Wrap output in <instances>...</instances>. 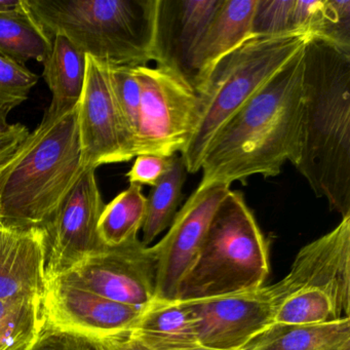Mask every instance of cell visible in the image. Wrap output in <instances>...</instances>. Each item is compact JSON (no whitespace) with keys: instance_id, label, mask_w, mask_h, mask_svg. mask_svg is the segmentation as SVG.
<instances>
[{"instance_id":"cell-36","label":"cell","mask_w":350,"mask_h":350,"mask_svg":"<svg viewBox=\"0 0 350 350\" xmlns=\"http://www.w3.org/2000/svg\"><path fill=\"white\" fill-rule=\"evenodd\" d=\"M5 230H7V229L3 228V227L0 226V237L5 233Z\"/></svg>"},{"instance_id":"cell-2","label":"cell","mask_w":350,"mask_h":350,"mask_svg":"<svg viewBox=\"0 0 350 350\" xmlns=\"http://www.w3.org/2000/svg\"><path fill=\"white\" fill-rule=\"evenodd\" d=\"M302 135L296 169L315 196L350 215V55L310 38L303 54Z\"/></svg>"},{"instance_id":"cell-29","label":"cell","mask_w":350,"mask_h":350,"mask_svg":"<svg viewBox=\"0 0 350 350\" xmlns=\"http://www.w3.org/2000/svg\"><path fill=\"white\" fill-rule=\"evenodd\" d=\"M29 350H98L95 340L44 323V329Z\"/></svg>"},{"instance_id":"cell-12","label":"cell","mask_w":350,"mask_h":350,"mask_svg":"<svg viewBox=\"0 0 350 350\" xmlns=\"http://www.w3.org/2000/svg\"><path fill=\"white\" fill-rule=\"evenodd\" d=\"M79 130L83 169L134 159L116 107L109 68L88 55Z\"/></svg>"},{"instance_id":"cell-35","label":"cell","mask_w":350,"mask_h":350,"mask_svg":"<svg viewBox=\"0 0 350 350\" xmlns=\"http://www.w3.org/2000/svg\"><path fill=\"white\" fill-rule=\"evenodd\" d=\"M177 350H218L214 349V348H208L204 347V346H196V347H190V348H184V349H177Z\"/></svg>"},{"instance_id":"cell-10","label":"cell","mask_w":350,"mask_h":350,"mask_svg":"<svg viewBox=\"0 0 350 350\" xmlns=\"http://www.w3.org/2000/svg\"><path fill=\"white\" fill-rule=\"evenodd\" d=\"M230 186L217 184L196 189L178 211L165 237L151 245L155 264V298L174 301L200 253L215 212Z\"/></svg>"},{"instance_id":"cell-5","label":"cell","mask_w":350,"mask_h":350,"mask_svg":"<svg viewBox=\"0 0 350 350\" xmlns=\"http://www.w3.org/2000/svg\"><path fill=\"white\" fill-rule=\"evenodd\" d=\"M270 272L269 247L241 191L231 190L208 225L177 299L204 300L257 290Z\"/></svg>"},{"instance_id":"cell-7","label":"cell","mask_w":350,"mask_h":350,"mask_svg":"<svg viewBox=\"0 0 350 350\" xmlns=\"http://www.w3.org/2000/svg\"><path fill=\"white\" fill-rule=\"evenodd\" d=\"M267 288L273 323L313 325L350 319V215L304 245L288 273Z\"/></svg>"},{"instance_id":"cell-14","label":"cell","mask_w":350,"mask_h":350,"mask_svg":"<svg viewBox=\"0 0 350 350\" xmlns=\"http://www.w3.org/2000/svg\"><path fill=\"white\" fill-rule=\"evenodd\" d=\"M187 302L198 321V343L204 347L241 350L273 325L267 286Z\"/></svg>"},{"instance_id":"cell-32","label":"cell","mask_w":350,"mask_h":350,"mask_svg":"<svg viewBox=\"0 0 350 350\" xmlns=\"http://www.w3.org/2000/svg\"><path fill=\"white\" fill-rule=\"evenodd\" d=\"M95 342L98 350H150L134 337L131 331L108 336Z\"/></svg>"},{"instance_id":"cell-13","label":"cell","mask_w":350,"mask_h":350,"mask_svg":"<svg viewBox=\"0 0 350 350\" xmlns=\"http://www.w3.org/2000/svg\"><path fill=\"white\" fill-rule=\"evenodd\" d=\"M42 306L49 325L93 340L131 331L142 312L81 288L62 275L46 282Z\"/></svg>"},{"instance_id":"cell-34","label":"cell","mask_w":350,"mask_h":350,"mask_svg":"<svg viewBox=\"0 0 350 350\" xmlns=\"http://www.w3.org/2000/svg\"><path fill=\"white\" fill-rule=\"evenodd\" d=\"M24 8V0H0V14L13 13Z\"/></svg>"},{"instance_id":"cell-31","label":"cell","mask_w":350,"mask_h":350,"mask_svg":"<svg viewBox=\"0 0 350 350\" xmlns=\"http://www.w3.org/2000/svg\"><path fill=\"white\" fill-rule=\"evenodd\" d=\"M30 132L21 124H12L5 134L0 135V171H3L19 153Z\"/></svg>"},{"instance_id":"cell-26","label":"cell","mask_w":350,"mask_h":350,"mask_svg":"<svg viewBox=\"0 0 350 350\" xmlns=\"http://www.w3.org/2000/svg\"><path fill=\"white\" fill-rule=\"evenodd\" d=\"M310 36L350 55V0H321Z\"/></svg>"},{"instance_id":"cell-8","label":"cell","mask_w":350,"mask_h":350,"mask_svg":"<svg viewBox=\"0 0 350 350\" xmlns=\"http://www.w3.org/2000/svg\"><path fill=\"white\" fill-rule=\"evenodd\" d=\"M135 72L141 88L135 157L181 153L200 122V95L181 73L169 67H138Z\"/></svg>"},{"instance_id":"cell-3","label":"cell","mask_w":350,"mask_h":350,"mask_svg":"<svg viewBox=\"0 0 350 350\" xmlns=\"http://www.w3.org/2000/svg\"><path fill=\"white\" fill-rule=\"evenodd\" d=\"M83 172L79 105L57 120L42 118L0 171V226L46 229Z\"/></svg>"},{"instance_id":"cell-28","label":"cell","mask_w":350,"mask_h":350,"mask_svg":"<svg viewBox=\"0 0 350 350\" xmlns=\"http://www.w3.org/2000/svg\"><path fill=\"white\" fill-rule=\"evenodd\" d=\"M38 81V75L25 65L0 54V100L18 107L28 99Z\"/></svg>"},{"instance_id":"cell-9","label":"cell","mask_w":350,"mask_h":350,"mask_svg":"<svg viewBox=\"0 0 350 350\" xmlns=\"http://www.w3.org/2000/svg\"><path fill=\"white\" fill-rule=\"evenodd\" d=\"M95 171L85 170L44 229L46 282L70 271L105 247L97 231L105 204Z\"/></svg>"},{"instance_id":"cell-1","label":"cell","mask_w":350,"mask_h":350,"mask_svg":"<svg viewBox=\"0 0 350 350\" xmlns=\"http://www.w3.org/2000/svg\"><path fill=\"white\" fill-rule=\"evenodd\" d=\"M303 54L304 50L215 135L202 157L198 189L231 186L252 176L276 177L288 161L296 167L302 135Z\"/></svg>"},{"instance_id":"cell-11","label":"cell","mask_w":350,"mask_h":350,"mask_svg":"<svg viewBox=\"0 0 350 350\" xmlns=\"http://www.w3.org/2000/svg\"><path fill=\"white\" fill-rule=\"evenodd\" d=\"M63 278L114 302L143 309L155 298V264L150 247L140 239L104 247Z\"/></svg>"},{"instance_id":"cell-22","label":"cell","mask_w":350,"mask_h":350,"mask_svg":"<svg viewBox=\"0 0 350 350\" xmlns=\"http://www.w3.org/2000/svg\"><path fill=\"white\" fill-rule=\"evenodd\" d=\"M52 50V40L30 15L25 5L20 11L0 14V54L19 64L44 63Z\"/></svg>"},{"instance_id":"cell-15","label":"cell","mask_w":350,"mask_h":350,"mask_svg":"<svg viewBox=\"0 0 350 350\" xmlns=\"http://www.w3.org/2000/svg\"><path fill=\"white\" fill-rule=\"evenodd\" d=\"M222 0H157L155 64L190 83V59Z\"/></svg>"},{"instance_id":"cell-23","label":"cell","mask_w":350,"mask_h":350,"mask_svg":"<svg viewBox=\"0 0 350 350\" xmlns=\"http://www.w3.org/2000/svg\"><path fill=\"white\" fill-rule=\"evenodd\" d=\"M187 174L182 157L174 155L171 167L146 198V217L141 239L146 247H150V243L171 226L183 200L182 189Z\"/></svg>"},{"instance_id":"cell-30","label":"cell","mask_w":350,"mask_h":350,"mask_svg":"<svg viewBox=\"0 0 350 350\" xmlns=\"http://www.w3.org/2000/svg\"><path fill=\"white\" fill-rule=\"evenodd\" d=\"M173 157H165L159 155H138L132 169L126 174L130 184L148 185L153 187L165 175L171 167Z\"/></svg>"},{"instance_id":"cell-27","label":"cell","mask_w":350,"mask_h":350,"mask_svg":"<svg viewBox=\"0 0 350 350\" xmlns=\"http://www.w3.org/2000/svg\"><path fill=\"white\" fill-rule=\"evenodd\" d=\"M295 0H257L252 36H275L294 32L292 16Z\"/></svg>"},{"instance_id":"cell-4","label":"cell","mask_w":350,"mask_h":350,"mask_svg":"<svg viewBox=\"0 0 350 350\" xmlns=\"http://www.w3.org/2000/svg\"><path fill=\"white\" fill-rule=\"evenodd\" d=\"M49 38L66 36L111 68L155 62L157 0H24Z\"/></svg>"},{"instance_id":"cell-20","label":"cell","mask_w":350,"mask_h":350,"mask_svg":"<svg viewBox=\"0 0 350 350\" xmlns=\"http://www.w3.org/2000/svg\"><path fill=\"white\" fill-rule=\"evenodd\" d=\"M241 350H350V319L313 325L273 323Z\"/></svg>"},{"instance_id":"cell-16","label":"cell","mask_w":350,"mask_h":350,"mask_svg":"<svg viewBox=\"0 0 350 350\" xmlns=\"http://www.w3.org/2000/svg\"><path fill=\"white\" fill-rule=\"evenodd\" d=\"M46 231L5 230L0 237V300L44 299Z\"/></svg>"},{"instance_id":"cell-25","label":"cell","mask_w":350,"mask_h":350,"mask_svg":"<svg viewBox=\"0 0 350 350\" xmlns=\"http://www.w3.org/2000/svg\"><path fill=\"white\" fill-rule=\"evenodd\" d=\"M108 68L120 122L135 157V146L140 124V83L135 68Z\"/></svg>"},{"instance_id":"cell-21","label":"cell","mask_w":350,"mask_h":350,"mask_svg":"<svg viewBox=\"0 0 350 350\" xmlns=\"http://www.w3.org/2000/svg\"><path fill=\"white\" fill-rule=\"evenodd\" d=\"M146 206V196L139 184H130L128 189L105 204L97 227L102 245L116 247L138 241Z\"/></svg>"},{"instance_id":"cell-18","label":"cell","mask_w":350,"mask_h":350,"mask_svg":"<svg viewBox=\"0 0 350 350\" xmlns=\"http://www.w3.org/2000/svg\"><path fill=\"white\" fill-rule=\"evenodd\" d=\"M196 323L187 301L154 299L142 309L131 333L150 350L184 349L200 346Z\"/></svg>"},{"instance_id":"cell-19","label":"cell","mask_w":350,"mask_h":350,"mask_svg":"<svg viewBox=\"0 0 350 350\" xmlns=\"http://www.w3.org/2000/svg\"><path fill=\"white\" fill-rule=\"evenodd\" d=\"M44 81L53 99L44 118L57 120L75 109L81 101L87 72V55L66 36H54L52 50L44 62Z\"/></svg>"},{"instance_id":"cell-6","label":"cell","mask_w":350,"mask_h":350,"mask_svg":"<svg viewBox=\"0 0 350 350\" xmlns=\"http://www.w3.org/2000/svg\"><path fill=\"white\" fill-rule=\"evenodd\" d=\"M310 38L304 32L252 36L217 64L198 94V128L180 155L187 173L200 171L202 157L215 135L247 100L304 50Z\"/></svg>"},{"instance_id":"cell-33","label":"cell","mask_w":350,"mask_h":350,"mask_svg":"<svg viewBox=\"0 0 350 350\" xmlns=\"http://www.w3.org/2000/svg\"><path fill=\"white\" fill-rule=\"evenodd\" d=\"M14 108L16 106L13 104L0 100V135L5 134L12 128V124L8 122V116Z\"/></svg>"},{"instance_id":"cell-24","label":"cell","mask_w":350,"mask_h":350,"mask_svg":"<svg viewBox=\"0 0 350 350\" xmlns=\"http://www.w3.org/2000/svg\"><path fill=\"white\" fill-rule=\"evenodd\" d=\"M44 323L42 299L0 300V350H29Z\"/></svg>"},{"instance_id":"cell-17","label":"cell","mask_w":350,"mask_h":350,"mask_svg":"<svg viewBox=\"0 0 350 350\" xmlns=\"http://www.w3.org/2000/svg\"><path fill=\"white\" fill-rule=\"evenodd\" d=\"M257 0H222L190 59V81L200 94L219 62L252 38Z\"/></svg>"}]
</instances>
